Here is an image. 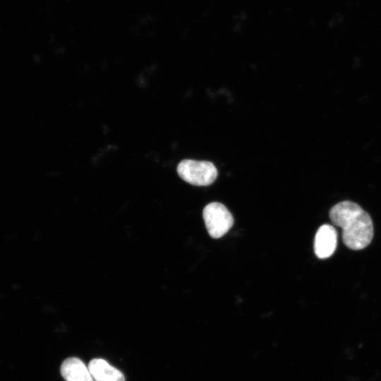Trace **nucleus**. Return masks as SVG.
I'll list each match as a JSON object with an SVG mask.
<instances>
[{"label": "nucleus", "instance_id": "obj_1", "mask_svg": "<svg viewBox=\"0 0 381 381\" xmlns=\"http://www.w3.org/2000/svg\"><path fill=\"white\" fill-rule=\"evenodd\" d=\"M332 222L342 229V239L349 248L358 250L367 247L373 237L372 219L367 212L351 201H343L329 210Z\"/></svg>", "mask_w": 381, "mask_h": 381}, {"label": "nucleus", "instance_id": "obj_2", "mask_svg": "<svg viewBox=\"0 0 381 381\" xmlns=\"http://www.w3.org/2000/svg\"><path fill=\"white\" fill-rule=\"evenodd\" d=\"M177 172L183 181L197 186L212 184L218 174L212 162L194 159L182 160L177 166Z\"/></svg>", "mask_w": 381, "mask_h": 381}, {"label": "nucleus", "instance_id": "obj_3", "mask_svg": "<svg viewBox=\"0 0 381 381\" xmlns=\"http://www.w3.org/2000/svg\"><path fill=\"white\" fill-rule=\"evenodd\" d=\"M202 217L207 232L213 238L223 236L234 224L232 214L220 202H213L207 205Z\"/></svg>", "mask_w": 381, "mask_h": 381}, {"label": "nucleus", "instance_id": "obj_4", "mask_svg": "<svg viewBox=\"0 0 381 381\" xmlns=\"http://www.w3.org/2000/svg\"><path fill=\"white\" fill-rule=\"evenodd\" d=\"M337 234L335 229L329 224L321 226L315 237L314 250L318 258L330 257L337 248Z\"/></svg>", "mask_w": 381, "mask_h": 381}, {"label": "nucleus", "instance_id": "obj_5", "mask_svg": "<svg viewBox=\"0 0 381 381\" xmlns=\"http://www.w3.org/2000/svg\"><path fill=\"white\" fill-rule=\"evenodd\" d=\"M65 381H93V378L85 364L78 358L65 359L60 368Z\"/></svg>", "mask_w": 381, "mask_h": 381}, {"label": "nucleus", "instance_id": "obj_6", "mask_svg": "<svg viewBox=\"0 0 381 381\" xmlns=\"http://www.w3.org/2000/svg\"><path fill=\"white\" fill-rule=\"evenodd\" d=\"M87 368L95 381H125L123 373L104 359L91 360Z\"/></svg>", "mask_w": 381, "mask_h": 381}]
</instances>
